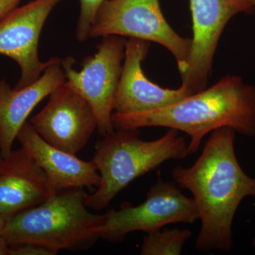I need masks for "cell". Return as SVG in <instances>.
Here are the masks:
<instances>
[{"label":"cell","mask_w":255,"mask_h":255,"mask_svg":"<svg viewBox=\"0 0 255 255\" xmlns=\"http://www.w3.org/2000/svg\"><path fill=\"white\" fill-rule=\"evenodd\" d=\"M21 1L22 0H0V19L17 7Z\"/></svg>","instance_id":"18"},{"label":"cell","mask_w":255,"mask_h":255,"mask_svg":"<svg viewBox=\"0 0 255 255\" xmlns=\"http://www.w3.org/2000/svg\"><path fill=\"white\" fill-rule=\"evenodd\" d=\"M137 129H117L95 145L92 162L100 173L97 190L88 194L85 204L101 211L107 209L119 192L135 180L169 159L189 155L188 145L179 131L169 128L152 141L140 138Z\"/></svg>","instance_id":"4"},{"label":"cell","mask_w":255,"mask_h":255,"mask_svg":"<svg viewBox=\"0 0 255 255\" xmlns=\"http://www.w3.org/2000/svg\"><path fill=\"white\" fill-rule=\"evenodd\" d=\"M236 132L221 128L211 132L199 158L189 167L177 165L172 178L187 189L201 220L196 248L229 251L233 247L235 214L247 196H255V178L243 170L235 152Z\"/></svg>","instance_id":"1"},{"label":"cell","mask_w":255,"mask_h":255,"mask_svg":"<svg viewBox=\"0 0 255 255\" xmlns=\"http://www.w3.org/2000/svg\"><path fill=\"white\" fill-rule=\"evenodd\" d=\"M63 0H34L16 7L0 19V55L14 60L21 70L14 89L31 85L50 63L38 56L42 28L51 11Z\"/></svg>","instance_id":"10"},{"label":"cell","mask_w":255,"mask_h":255,"mask_svg":"<svg viewBox=\"0 0 255 255\" xmlns=\"http://www.w3.org/2000/svg\"><path fill=\"white\" fill-rule=\"evenodd\" d=\"M6 221V220L5 219L4 216H2L0 214V233L2 231L3 228L4 227Z\"/></svg>","instance_id":"21"},{"label":"cell","mask_w":255,"mask_h":255,"mask_svg":"<svg viewBox=\"0 0 255 255\" xmlns=\"http://www.w3.org/2000/svg\"><path fill=\"white\" fill-rule=\"evenodd\" d=\"M105 216L100 238L110 243H120L135 231L149 233L171 223L193 224L199 218L194 199L184 195L174 182L160 177L149 189L141 204H124Z\"/></svg>","instance_id":"7"},{"label":"cell","mask_w":255,"mask_h":255,"mask_svg":"<svg viewBox=\"0 0 255 255\" xmlns=\"http://www.w3.org/2000/svg\"><path fill=\"white\" fill-rule=\"evenodd\" d=\"M150 42L129 38L126 41L122 75L114 101V112L140 113L163 108L192 95L185 87L167 89L145 76L142 63L147 58Z\"/></svg>","instance_id":"11"},{"label":"cell","mask_w":255,"mask_h":255,"mask_svg":"<svg viewBox=\"0 0 255 255\" xmlns=\"http://www.w3.org/2000/svg\"><path fill=\"white\" fill-rule=\"evenodd\" d=\"M10 245L6 239L0 235V255H9Z\"/></svg>","instance_id":"19"},{"label":"cell","mask_w":255,"mask_h":255,"mask_svg":"<svg viewBox=\"0 0 255 255\" xmlns=\"http://www.w3.org/2000/svg\"><path fill=\"white\" fill-rule=\"evenodd\" d=\"M9 255H55V253L48 248L39 245L25 243V244L10 246Z\"/></svg>","instance_id":"17"},{"label":"cell","mask_w":255,"mask_h":255,"mask_svg":"<svg viewBox=\"0 0 255 255\" xmlns=\"http://www.w3.org/2000/svg\"><path fill=\"white\" fill-rule=\"evenodd\" d=\"M6 160L3 157L1 153V150H0V172L4 169L5 165H6Z\"/></svg>","instance_id":"20"},{"label":"cell","mask_w":255,"mask_h":255,"mask_svg":"<svg viewBox=\"0 0 255 255\" xmlns=\"http://www.w3.org/2000/svg\"><path fill=\"white\" fill-rule=\"evenodd\" d=\"M58 192L43 169L23 148L12 150L0 172V214L8 219Z\"/></svg>","instance_id":"14"},{"label":"cell","mask_w":255,"mask_h":255,"mask_svg":"<svg viewBox=\"0 0 255 255\" xmlns=\"http://www.w3.org/2000/svg\"><path fill=\"white\" fill-rule=\"evenodd\" d=\"M105 0H80V13L77 25L76 36L80 42L90 38V32L97 11Z\"/></svg>","instance_id":"16"},{"label":"cell","mask_w":255,"mask_h":255,"mask_svg":"<svg viewBox=\"0 0 255 255\" xmlns=\"http://www.w3.org/2000/svg\"><path fill=\"white\" fill-rule=\"evenodd\" d=\"M110 35L161 45L173 55L181 76L187 70L191 39L181 36L171 27L159 0H105L96 14L90 38Z\"/></svg>","instance_id":"5"},{"label":"cell","mask_w":255,"mask_h":255,"mask_svg":"<svg viewBox=\"0 0 255 255\" xmlns=\"http://www.w3.org/2000/svg\"><path fill=\"white\" fill-rule=\"evenodd\" d=\"M125 46L124 37L104 36L95 55L82 60L80 71L74 68L72 57L61 60L65 83L91 106L102 137L115 130L112 119L114 101L122 75Z\"/></svg>","instance_id":"6"},{"label":"cell","mask_w":255,"mask_h":255,"mask_svg":"<svg viewBox=\"0 0 255 255\" xmlns=\"http://www.w3.org/2000/svg\"><path fill=\"white\" fill-rule=\"evenodd\" d=\"M193 38L187 68L182 85L191 94L207 87L220 38L236 15L253 14L255 6L247 0H189Z\"/></svg>","instance_id":"8"},{"label":"cell","mask_w":255,"mask_h":255,"mask_svg":"<svg viewBox=\"0 0 255 255\" xmlns=\"http://www.w3.org/2000/svg\"><path fill=\"white\" fill-rule=\"evenodd\" d=\"M65 82L61 60L58 58H51L41 77L23 88L11 89L5 80H0V150L4 159L11 155L18 132L32 111Z\"/></svg>","instance_id":"12"},{"label":"cell","mask_w":255,"mask_h":255,"mask_svg":"<svg viewBox=\"0 0 255 255\" xmlns=\"http://www.w3.org/2000/svg\"><path fill=\"white\" fill-rule=\"evenodd\" d=\"M112 119L115 129L165 127L185 132L190 137V155L207 134L221 128L255 136V87L239 75H228L167 107L140 113L114 112Z\"/></svg>","instance_id":"2"},{"label":"cell","mask_w":255,"mask_h":255,"mask_svg":"<svg viewBox=\"0 0 255 255\" xmlns=\"http://www.w3.org/2000/svg\"><path fill=\"white\" fill-rule=\"evenodd\" d=\"M189 230L179 228L160 229L147 233L144 237L140 254L141 255H179L183 247L191 238Z\"/></svg>","instance_id":"15"},{"label":"cell","mask_w":255,"mask_h":255,"mask_svg":"<svg viewBox=\"0 0 255 255\" xmlns=\"http://www.w3.org/2000/svg\"><path fill=\"white\" fill-rule=\"evenodd\" d=\"M29 123L43 140L74 155L86 146L98 127L91 106L65 83L50 94L44 108Z\"/></svg>","instance_id":"9"},{"label":"cell","mask_w":255,"mask_h":255,"mask_svg":"<svg viewBox=\"0 0 255 255\" xmlns=\"http://www.w3.org/2000/svg\"><path fill=\"white\" fill-rule=\"evenodd\" d=\"M16 139L57 191L98 187L101 177L92 160H82L50 145L37 133L29 122L23 124Z\"/></svg>","instance_id":"13"},{"label":"cell","mask_w":255,"mask_h":255,"mask_svg":"<svg viewBox=\"0 0 255 255\" xmlns=\"http://www.w3.org/2000/svg\"><path fill=\"white\" fill-rule=\"evenodd\" d=\"M247 1L253 4L255 7V0H247Z\"/></svg>","instance_id":"22"},{"label":"cell","mask_w":255,"mask_h":255,"mask_svg":"<svg viewBox=\"0 0 255 255\" xmlns=\"http://www.w3.org/2000/svg\"><path fill=\"white\" fill-rule=\"evenodd\" d=\"M85 189L58 191L48 200L6 219L0 235L10 246L39 245L55 255L91 248L100 238L105 214L89 211Z\"/></svg>","instance_id":"3"}]
</instances>
